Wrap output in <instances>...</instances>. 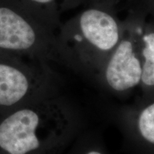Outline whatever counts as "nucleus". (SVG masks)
<instances>
[{
	"instance_id": "obj_2",
	"label": "nucleus",
	"mask_w": 154,
	"mask_h": 154,
	"mask_svg": "<svg viewBox=\"0 0 154 154\" xmlns=\"http://www.w3.org/2000/svg\"><path fill=\"white\" fill-rule=\"evenodd\" d=\"M124 21L116 8L86 5L61 28L57 36V60L95 83L106 61L122 37Z\"/></svg>"
},
{
	"instance_id": "obj_3",
	"label": "nucleus",
	"mask_w": 154,
	"mask_h": 154,
	"mask_svg": "<svg viewBox=\"0 0 154 154\" xmlns=\"http://www.w3.org/2000/svg\"><path fill=\"white\" fill-rule=\"evenodd\" d=\"M144 14L132 7L124 19L122 37L106 61L95 84L115 96L129 95L138 89L142 74L140 32Z\"/></svg>"
},
{
	"instance_id": "obj_4",
	"label": "nucleus",
	"mask_w": 154,
	"mask_h": 154,
	"mask_svg": "<svg viewBox=\"0 0 154 154\" xmlns=\"http://www.w3.org/2000/svg\"><path fill=\"white\" fill-rule=\"evenodd\" d=\"M61 86L49 63L0 58V112L60 92Z\"/></svg>"
},
{
	"instance_id": "obj_6",
	"label": "nucleus",
	"mask_w": 154,
	"mask_h": 154,
	"mask_svg": "<svg viewBox=\"0 0 154 154\" xmlns=\"http://www.w3.org/2000/svg\"><path fill=\"white\" fill-rule=\"evenodd\" d=\"M116 117L127 151L131 154H154V99L125 106Z\"/></svg>"
},
{
	"instance_id": "obj_8",
	"label": "nucleus",
	"mask_w": 154,
	"mask_h": 154,
	"mask_svg": "<svg viewBox=\"0 0 154 154\" xmlns=\"http://www.w3.org/2000/svg\"><path fill=\"white\" fill-rule=\"evenodd\" d=\"M65 154H109L104 144L96 134L79 135Z\"/></svg>"
},
{
	"instance_id": "obj_11",
	"label": "nucleus",
	"mask_w": 154,
	"mask_h": 154,
	"mask_svg": "<svg viewBox=\"0 0 154 154\" xmlns=\"http://www.w3.org/2000/svg\"><path fill=\"white\" fill-rule=\"evenodd\" d=\"M149 9L154 14V0H146V3L144 5V10Z\"/></svg>"
},
{
	"instance_id": "obj_9",
	"label": "nucleus",
	"mask_w": 154,
	"mask_h": 154,
	"mask_svg": "<svg viewBox=\"0 0 154 154\" xmlns=\"http://www.w3.org/2000/svg\"><path fill=\"white\" fill-rule=\"evenodd\" d=\"M118 1L119 0H82V5L85 6L90 5H104L116 8V5Z\"/></svg>"
},
{
	"instance_id": "obj_7",
	"label": "nucleus",
	"mask_w": 154,
	"mask_h": 154,
	"mask_svg": "<svg viewBox=\"0 0 154 154\" xmlns=\"http://www.w3.org/2000/svg\"><path fill=\"white\" fill-rule=\"evenodd\" d=\"M140 52L142 74L137 101L154 99V22L142 23L140 32Z\"/></svg>"
},
{
	"instance_id": "obj_10",
	"label": "nucleus",
	"mask_w": 154,
	"mask_h": 154,
	"mask_svg": "<svg viewBox=\"0 0 154 154\" xmlns=\"http://www.w3.org/2000/svg\"><path fill=\"white\" fill-rule=\"evenodd\" d=\"M32 2L37 5H48L52 3L54 0H30ZM69 7H74L82 5V0H68Z\"/></svg>"
},
{
	"instance_id": "obj_1",
	"label": "nucleus",
	"mask_w": 154,
	"mask_h": 154,
	"mask_svg": "<svg viewBox=\"0 0 154 154\" xmlns=\"http://www.w3.org/2000/svg\"><path fill=\"white\" fill-rule=\"evenodd\" d=\"M82 116L62 92L0 112V154H65Z\"/></svg>"
},
{
	"instance_id": "obj_5",
	"label": "nucleus",
	"mask_w": 154,
	"mask_h": 154,
	"mask_svg": "<svg viewBox=\"0 0 154 154\" xmlns=\"http://www.w3.org/2000/svg\"><path fill=\"white\" fill-rule=\"evenodd\" d=\"M0 51L42 62L58 61L57 36L7 7H0Z\"/></svg>"
}]
</instances>
